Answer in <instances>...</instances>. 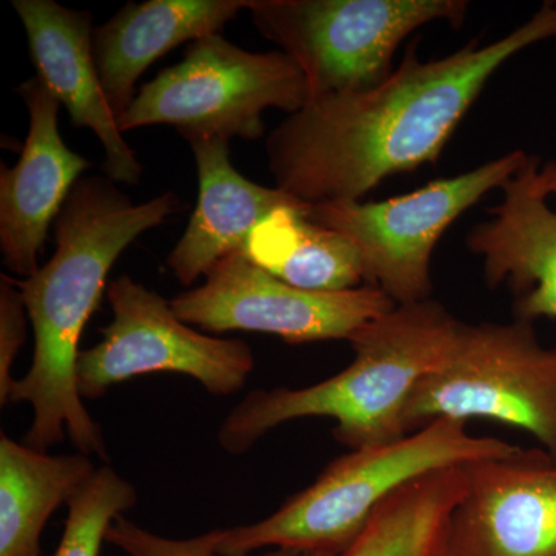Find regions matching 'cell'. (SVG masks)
Listing matches in <instances>:
<instances>
[{
    "mask_svg": "<svg viewBox=\"0 0 556 556\" xmlns=\"http://www.w3.org/2000/svg\"><path fill=\"white\" fill-rule=\"evenodd\" d=\"M201 287L170 300L190 327L212 332L249 331L288 343L348 340L396 303L375 287L340 292L306 291L280 280L247 251L219 260Z\"/></svg>",
    "mask_w": 556,
    "mask_h": 556,
    "instance_id": "30bf717a",
    "label": "cell"
},
{
    "mask_svg": "<svg viewBox=\"0 0 556 556\" xmlns=\"http://www.w3.org/2000/svg\"><path fill=\"white\" fill-rule=\"evenodd\" d=\"M251 0H148L127 3L93 31L102 89L116 118L135 100L142 73L181 43L222 35Z\"/></svg>",
    "mask_w": 556,
    "mask_h": 556,
    "instance_id": "2e32d148",
    "label": "cell"
},
{
    "mask_svg": "<svg viewBox=\"0 0 556 556\" xmlns=\"http://www.w3.org/2000/svg\"><path fill=\"white\" fill-rule=\"evenodd\" d=\"M137 504V490L115 468H97L67 504L64 533L53 556H100L109 527Z\"/></svg>",
    "mask_w": 556,
    "mask_h": 556,
    "instance_id": "ffe728a7",
    "label": "cell"
},
{
    "mask_svg": "<svg viewBox=\"0 0 556 556\" xmlns=\"http://www.w3.org/2000/svg\"><path fill=\"white\" fill-rule=\"evenodd\" d=\"M556 185V164H548V166L544 167L538 172L536 177V186L541 192L546 193L547 190L552 188V186ZM548 197V195H547Z\"/></svg>",
    "mask_w": 556,
    "mask_h": 556,
    "instance_id": "603a6c76",
    "label": "cell"
},
{
    "mask_svg": "<svg viewBox=\"0 0 556 556\" xmlns=\"http://www.w3.org/2000/svg\"><path fill=\"white\" fill-rule=\"evenodd\" d=\"M248 11L262 36L298 65L313 100L383 83L409 35L433 22L463 27L468 2L251 0Z\"/></svg>",
    "mask_w": 556,
    "mask_h": 556,
    "instance_id": "8992f818",
    "label": "cell"
},
{
    "mask_svg": "<svg viewBox=\"0 0 556 556\" xmlns=\"http://www.w3.org/2000/svg\"><path fill=\"white\" fill-rule=\"evenodd\" d=\"M466 427L463 420L438 419L397 441L351 450L269 517L222 529L219 554L247 556L273 548L300 555L345 551L402 486L433 471L507 456L519 448L497 438L473 437Z\"/></svg>",
    "mask_w": 556,
    "mask_h": 556,
    "instance_id": "277c9868",
    "label": "cell"
},
{
    "mask_svg": "<svg viewBox=\"0 0 556 556\" xmlns=\"http://www.w3.org/2000/svg\"><path fill=\"white\" fill-rule=\"evenodd\" d=\"M439 556H556V460L521 448L464 466Z\"/></svg>",
    "mask_w": 556,
    "mask_h": 556,
    "instance_id": "8fae6325",
    "label": "cell"
},
{
    "mask_svg": "<svg viewBox=\"0 0 556 556\" xmlns=\"http://www.w3.org/2000/svg\"><path fill=\"white\" fill-rule=\"evenodd\" d=\"M529 159L515 150L386 201L311 204L308 218L356 248L368 287L379 288L396 305L422 302L433 291L431 257L445 230L490 190L503 189Z\"/></svg>",
    "mask_w": 556,
    "mask_h": 556,
    "instance_id": "ba28073f",
    "label": "cell"
},
{
    "mask_svg": "<svg viewBox=\"0 0 556 556\" xmlns=\"http://www.w3.org/2000/svg\"><path fill=\"white\" fill-rule=\"evenodd\" d=\"M28 134L20 160L0 169V251L3 265L22 278L40 268L38 258L80 175L90 167L67 148L60 131L61 104L38 76L22 83Z\"/></svg>",
    "mask_w": 556,
    "mask_h": 556,
    "instance_id": "7c38bea8",
    "label": "cell"
},
{
    "mask_svg": "<svg viewBox=\"0 0 556 556\" xmlns=\"http://www.w3.org/2000/svg\"><path fill=\"white\" fill-rule=\"evenodd\" d=\"M309 208H278L263 219L249 237V258L306 291L361 288L365 276L356 248L342 233L309 219Z\"/></svg>",
    "mask_w": 556,
    "mask_h": 556,
    "instance_id": "ac0fdd59",
    "label": "cell"
},
{
    "mask_svg": "<svg viewBox=\"0 0 556 556\" xmlns=\"http://www.w3.org/2000/svg\"><path fill=\"white\" fill-rule=\"evenodd\" d=\"M309 100L305 76L283 51L254 53L212 35L190 43L178 64L144 84L119 119L121 131L167 124L189 144L265 134L263 113L299 112Z\"/></svg>",
    "mask_w": 556,
    "mask_h": 556,
    "instance_id": "52a82bcc",
    "label": "cell"
},
{
    "mask_svg": "<svg viewBox=\"0 0 556 556\" xmlns=\"http://www.w3.org/2000/svg\"><path fill=\"white\" fill-rule=\"evenodd\" d=\"M551 38L555 2L495 42L430 62L413 43L378 86L313 98L266 141L276 188L308 204L361 201L387 178L437 163L497 70Z\"/></svg>",
    "mask_w": 556,
    "mask_h": 556,
    "instance_id": "6da1fadb",
    "label": "cell"
},
{
    "mask_svg": "<svg viewBox=\"0 0 556 556\" xmlns=\"http://www.w3.org/2000/svg\"><path fill=\"white\" fill-rule=\"evenodd\" d=\"M540 163L530 156L508 179L492 218L475 226L468 248L482 258L489 287L506 283L517 320H556V211L536 186Z\"/></svg>",
    "mask_w": 556,
    "mask_h": 556,
    "instance_id": "5bb4252c",
    "label": "cell"
},
{
    "mask_svg": "<svg viewBox=\"0 0 556 556\" xmlns=\"http://www.w3.org/2000/svg\"><path fill=\"white\" fill-rule=\"evenodd\" d=\"M97 467L90 456H51L0 437V556H40L54 510L68 504Z\"/></svg>",
    "mask_w": 556,
    "mask_h": 556,
    "instance_id": "e0dca14e",
    "label": "cell"
},
{
    "mask_svg": "<svg viewBox=\"0 0 556 556\" xmlns=\"http://www.w3.org/2000/svg\"><path fill=\"white\" fill-rule=\"evenodd\" d=\"M36 76L67 109L73 126L89 129L104 150L102 170L113 182L138 185L142 166L127 144L102 89L93 54V17L53 0H14Z\"/></svg>",
    "mask_w": 556,
    "mask_h": 556,
    "instance_id": "4fadbf2b",
    "label": "cell"
},
{
    "mask_svg": "<svg viewBox=\"0 0 556 556\" xmlns=\"http://www.w3.org/2000/svg\"><path fill=\"white\" fill-rule=\"evenodd\" d=\"M27 308L16 280L0 277V405L10 404L14 362L27 340Z\"/></svg>",
    "mask_w": 556,
    "mask_h": 556,
    "instance_id": "7402d4cb",
    "label": "cell"
},
{
    "mask_svg": "<svg viewBox=\"0 0 556 556\" xmlns=\"http://www.w3.org/2000/svg\"><path fill=\"white\" fill-rule=\"evenodd\" d=\"M199 170V201L188 228L166 263L185 287L206 277L229 254L247 251L249 237L278 208H309L278 188L249 181L230 161L229 142L200 139L190 142Z\"/></svg>",
    "mask_w": 556,
    "mask_h": 556,
    "instance_id": "9a60e30c",
    "label": "cell"
},
{
    "mask_svg": "<svg viewBox=\"0 0 556 556\" xmlns=\"http://www.w3.org/2000/svg\"><path fill=\"white\" fill-rule=\"evenodd\" d=\"M457 324L437 300L394 306L351 338L354 358L339 375L316 386L249 393L223 420L219 445L243 455L274 428L305 417L334 419V438L350 450L407 437L409 397L441 364Z\"/></svg>",
    "mask_w": 556,
    "mask_h": 556,
    "instance_id": "3957f363",
    "label": "cell"
},
{
    "mask_svg": "<svg viewBox=\"0 0 556 556\" xmlns=\"http://www.w3.org/2000/svg\"><path fill=\"white\" fill-rule=\"evenodd\" d=\"M556 195V185L555 186H552L551 189L547 190V195Z\"/></svg>",
    "mask_w": 556,
    "mask_h": 556,
    "instance_id": "cb8c5ba5",
    "label": "cell"
},
{
    "mask_svg": "<svg viewBox=\"0 0 556 556\" xmlns=\"http://www.w3.org/2000/svg\"><path fill=\"white\" fill-rule=\"evenodd\" d=\"M185 207L174 192L134 203L108 177L79 179L54 222L53 257L16 280L35 332L30 369L10 404L27 402L28 447L46 452L68 437L79 453L109 459L101 427L78 390L79 342L100 306L116 260L142 233Z\"/></svg>",
    "mask_w": 556,
    "mask_h": 556,
    "instance_id": "7a4b0ae2",
    "label": "cell"
},
{
    "mask_svg": "<svg viewBox=\"0 0 556 556\" xmlns=\"http://www.w3.org/2000/svg\"><path fill=\"white\" fill-rule=\"evenodd\" d=\"M438 419L495 420L525 430L556 460V346L533 324L459 321L448 351L405 409L407 433Z\"/></svg>",
    "mask_w": 556,
    "mask_h": 556,
    "instance_id": "5b68a950",
    "label": "cell"
},
{
    "mask_svg": "<svg viewBox=\"0 0 556 556\" xmlns=\"http://www.w3.org/2000/svg\"><path fill=\"white\" fill-rule=\"evenodd\" d=\"M464 492L463 467L433 471L388 497L345 551L302 556H439L450 515Z\"/></svg>",
    "mask_w": 556,
    "mask_h": 556,
    "instance_id": "d6986e66",
    "label": "cell"
},
{
    "mask_svg": "<svg viewBox=\"0 0 556 556\" xmlns=\"http://www.w3.org/2000/svg\"><path fill=\"white\" fill-rule=\"evenodd\" d=\"M219 533L222 529L192 538L161 536L121 515L109 527L105 543L119 548L126 556H228L218 552ZM257 556L302 555L283 548H273Z\"/></svg>",
    "mask_w": 556,
    "mask_h": 556,
    "instance_id": "44dd1931",
    "label": "cell"
},
{
    "mask_svg": "<svg viewBox=\"0 0 556 556\" xmlns=\"http://www.w3.org/2000/svg\"><path fill=\"white\" fill-rule=\"evenodd\" d=\"M108 300L113 320L101 328V342L79 354L80 397H102L110 388L150 372L189 376L215 396L247 386L255 368L247 343L197 331L170 302L129 276L110 281Z\"/></svg>",
    "mask_w": 556,
    "mask_h": 556,
    "instance_id": "9c48e42d",
    "label": "cell"
}]
</instances>
